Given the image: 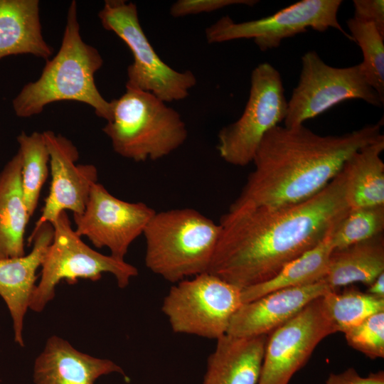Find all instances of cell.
<instances>
[{"label": "cell", "mask_w": 384, "mask_h": 384, "mask_svg": "<svg viewBox=\"0 0 384 384\" xmlns=\"http://www.w3.org/2000/svg\"><path fill=\"white\" fill-rule=\"evenodd\" d=\"M336 329L319 297L267 336L257 384H288L316 346Z\"/></svg>", "instance_id": "cell-12"}, {"label": "cell", "mask_w": 384, "mask_h": 384, "mask_svg": "<svg viewBox=\"0 0 384 384\" xmlns=\"http://www.w3.org/2000/svg\"><path fill=\"white\" fill-rule=\"evenodd\" d=\"M50 223L42 225L28 238L31 251L19 257L0 259V296L10 313L14 341L24 346V319L36 287V272L41 267L46 253L53 238Z\"/></svg>", "instance_id": "cell-16"}, {"label": "cell", "mask_w": 384, "mask_h": 384, "mask_svg": "<svg viewBox=\"0 0 384 384\" xmlns=\"http://www.w3.org/2000/svg\"><path fill=\"white\" fill-rule=\"evenodd\" d=\"M267 336L218 338L203 384H257Z\"/></svg>", "instance_id": "cell-18"}, {"label": "cell", "mask_w": 384, "mask_h": 384, "mask_svg": "<svg viewBox=\"0 0 384 384\" xmlns=\"http://www.w3.org/2000/svg\"><path fill=\"white\" fill-rule=\"evenodd\" d=\"M257 2L255 0H178L171 5L170 14L178 18L211 12L232 5L252 6Z\"/></svg>", "instance_id": "cell-29"}, {"label": "cell", "mask_w": 384, "mask_h": 384, "mask_svg": "<svg viewBox=\"0 0 384 384\" xmlns=\"http://www.w3.org/2000/svg\"><path fill=\"white\" fill-rule=\"evenodd\" d=\"M21 156V187L23 199L31 217L49 171L50 156L43 133L21 132L17 137Z\"/></svg>", "instance_id": "cell-25"}, {"label": "cell", "mask_w": 384, "mask_h": 384, "mask_svg": "<svg viewBox=\"0 0 384 384\" xmlns=\"http://www.w3.org/2000/svg\"><path fill=\"white\" fill-rule=\"evenodd\" d=\"M51 225L53 238L42 263L29 309L41 312L54 299L56 287L63 280L69 284L79 279L97 281L102 274L110 273L117 286L124 289L138 275L137 268L124 260L102 254L85 244L72 228L65 211Z\"/></svg>", "instance_id": "cell-6"}, {"label": "cell", "mask_w": 384, "mask_h": 384, "mask_svg": "<svg viewBox=\"0 0 384 384\" xmlns=\"http://www.w3.org/2000/svg\"><path fill=\"white\" fill-rule=\"evenodd\" d=\"M98 16L102 26L114 32L132 53L126 87L149 92L165 102L188 96L196 84V76L191 70L177 71L160 58L142 29L135 4L106 0Z\"/></svg>", "instance_id": "cell-7"}, {"label": "cell", "mask_w": 384, "mask_h": 384, "mask_svg": "<svg viewBox=\"0 0 384 384\" xmlns=\"http://www.w3.org/2000/svg\"><path fill=\"white\" fill-rule=\"evenodd\" d=\"M384 137L355 151L345 162L350 209L384 205Z\"/></svg>", "instance_id": "cell-22"}, {"label": "cell", "mask_w": 384, "mask_h": 384, "mask_svg": "<svg viewBox=\"0 0 384 384\" xmlns=\"http://www.w3.org/2000/svg\"><path fill=\"white\" fill-rule=\"evenodd\" d=\"M384 205L349 209L331 233L334 250L383 233Z\"/></svg>", "instance_id": "cell-27"}, {"label": "cell", "mask_w": 384, "mask_h": 384, "mask_svg": "<svg viewBox=\"0 0 384 384\" xmlns=\"http://www.w3.org/2000/svg\"><path fill=\"white\" fill-rule=\"evenodd\" d=\"M367 293L384 299V272L380 274L369 286Z\"/></svg>", "instance_id": "cell-32"}, {"label": "cell", "mask_w": 384, "mask_h": 384, "mask_svg": "<svg viewBox=\"0 0 384 384\" xmlns=\"http://www.w3.org/2000/svg\"><path fill=\"white\" fill-rule=\"evenodd\" d=\"M242 289L204 272L171 286L161 310L174 333L215 339L225 335L242 305Z\"/></svg>", "instance_id": "cell-8"}, {"label": "cell", "mask_w": 384, "mask_h": 384, "mask_svg": "<svg viewBox=\"0 0 384 384\" xmlns=\"http://www.w3.org/2000/svg\"><path fill=\"white\" fill-rule=\"evenodd\" d=\"M353 99L379 107L384 102L368 82L361 63L336 68L326 64L316 52L308 51L302 57L299 80L288 101L284 126L303 124L336 105Z\"/></svg>", "instance_id": "cell-10"}, {"label": "cell", "mask_w": 384, "mask_h": 384, "mask_svg": "<svg viewBox=\"0 0 384 384\" xmlns=\"http://www.w3.org/2000/svg\"><path fill=\"white\" fill-rule=\"evenodd\" d=\"M384 272L383 233L346 247L334 250L323 279L332 289L361 282L369 286Z\"/></svg>", "instance_id": "cell-21"}, {"label": "cell", "mask_w": 384, "mask_h": 384, "mask_svg": "<svg viewBox=\"0 0 384 384\" xmlns=\"http://www.w3.org/2000/svg\"><path fill=\"white\" fill-rule=\"evenodd\" d=\"M347 174L343 168L311 198L279 207L229 210L208 270L240 289L261 284L319 244L346 215Z\"/></svg>", "instance_id": "cell-1"}, {"label": "cell", "mask_w": 384, "mask_h": 384, "mask_svg": "<svg viewBox=\"0 0 384 384\" xmlns=\"http://www.w3.org/2000/svg\"><path fill=\"white\" fill-rule=\"evenodd\" d=\"M102 64L99 51L80 36L77 3L73 1L60 47L51 60H46L40 77L25 85L13 100L16 115L30 117L41 113L48 104L70 100L90 105L97 117L108 122L112 103L102 96L95 81Z\"/></svg>", "instance_id": "cell-3"}, {"label": "cell", "mask_w": 384, "mask_h": 384, "mask_svg": "<svg viewBox=\"0 0 384 384\" xmlns=\"http://www.w3.org/2000/svg\"><path fill=\"white\" fill-rule=\"evenodd\" d=\"M31 216L21 187L18 151L0 172V259L25 255L24 235Z\"/></svg>", "instance_id": "cell-20"}, {"label": "cell", "mask_w": 384, "mask_h": 384, "mask_svg": "<svg viewBox=\"0 0 384 384\" xmlns=\"http://www.w3.org/2000/svg\"><path fill=\"white\" fill-rule=\"evenodd\" d=\"M111 103L112 117L102 130L122 157L137 162L158 160L187 139V128L179 113L149 92L126 87Z\"/></svg>", "instance_id": "cell-5"}, {"label": "cell", "mask_w": 384, "mask_h": 384, "mask_svg": "<svg viewBox=\"0 0 384 384\" xmlns=\"http://www.w3.org/2000/svg\"><path fill=\"white\" fill-rule=\"evenodd\" d=\"M331 290L321 297L324 310L336 331L346 332L368 317L384 311V299L350 286Z\"/></svg>", "instance_id": "cell-24"}, {"label": "cell", "mask_w": 384, "mask_h": 384, "mask_svg": "<svg viewBox=\"0 0 384 384\" xmlns=\"http://www.w3.org/2000/svg\"><path fill=\"white\" fill-rule=\"evenodd\" d=\"M50 156L51 182L41 215L32 233L45 223L53 224L59 215L70 210L81 214L90 189L97 181V170L92 164H77L79 157L73 143L52 131L43 132Z\"/></svg>", "instance_id": "cell-14"}, {"label": "cell", "mask_w": 384, "mask_h": 384, "mask_svg": "<svg viewBox=\"0 0 384 384\" xmlns=\"http://www.w3.org/2000/svg\"><path fill=\"white\" fill-rule=\"evenodd\" d=\"M382 124L326 136L304 124L273 127L260 143L255 169L229 210L279 207L311 198L338 175L355 151L384 137Z\"/></svg>", "instance_id": "cell-2"}, {"label": "cell", "mask_w": 384, "mask_h": 384, "mask_svg": "<svg viewBox=\"0 0 384 384\" xmlns=\"http://www.w3.org/2000/svg\"><path fill=\"white\" fill-rule=\"evenodd\" d=\"M353 18L363 22L372 23L384 36V1L353 0Z\"/></svg>", "instance_id": "cell-30"}, {"label": "cell", "mask_w": 384, "mask_h": 384, "mask_svg": "<svg viewBox=\"0 0 384 384\" xmlns=\"http://www.w3.org/2000/svg\"><path fill=\"white\" fill-rule=\"evenodd\" d=\"M52 48L44 40L38 0H0V59L31 54L48 60Z\"/></svg>", "instance_id": "cell-19"}, {"label": "cell", "mask_w": 384, "mask_h": 384, "mask_svg": "<svg viewBox=\"0 0 384 384\" xmlns=\"http://www.w3.org/2000/svg\"><path fill=\"white\" fill-rule=\"evenodd\" d=\"M156 211L142 202L130 203L112 195L102 184L92 185L83 212L73 215L75 233L97 248L124 260L131 244L142 234Z\"/></svg>", "instance_id": "cell-13"}, {"label": "cell", "mask_w": 384, "mask_h": 384, "mask_svg": "<svg viewBox=\"0 0 384 384\" xmlns=\"http://www.w3.org/2000/svg\"><path fill=\"white\" fill-rule=\"evenodd\" d=\"M287 110L279 72L269 63L259 64L251 73L249 97L242 115L218 132L220 157L237 166L252 162L265 134L284 120Z\"/></svg>", "instance_id": "cell-9"}, {"label": "cell", "mask_w": 384, "mask_h": 384, "mask_svg": "<svg viewBox=\"0 0 384 384\" xmlns=\"http://www.w3.org/2000/svg\"><path fill=\"white\" fill-rule=\"evenodd\" d=\"M331 290L334 289L321 280L279 289L243 303L233 314L226 334L240 338L269 335Z\"/></svg>", "instance_id": "cell-15"}, {"label": "cell", "mask_w": 384, "mask_h": 384, "mask_svg": "<svg viewBox=\"0 0 384 384\" xmlns=\"http://www.w3.org/2000/svg\"><path fill=\"white\" fill-rule=\"evenodd\" d=\"M346 23L350 36L362 50L361 65L367 81L384 101V36L372 23L353 17Z\"/></svg>", "instance_id": "cell-26"}, {"label": "cell", "mask_w": 384, "mask_h": 384, "mask_svg": "<svg viewBox=\"0 0 384 384\" xmlns=\"http://www.w3.org/2000/svg\"><path fill=\"white\" fill-rule=\"evenodd\" d=\"M348 346L371 359L384 358V311L344 332Z\"/></svg>", "instance_id": "cell-28"}, {"label": "cell", "mask_w": 384, "mask_h": 384, "mask_svg": "<svg viewBox=\"0 0 384 384\" xmlns=\"http://www.w3.org/2000/svg\"><path fill=\"white\" fill-rule=\"evenodd\" d=\"M220 231L219 223L193 208L156 212L143 233L145 265L174 284L208 272Z\"/></svg>", "instance_id": "cell-4"}, {"label": "cell", "mask_w": 384, "mask_h": 384, "mask_svg": "<svg viewBox=\"0 0 384 384\" xmlns=\"http://www.w3.org/2000/svg\"><path fill=\"white\" fill-rule=\"evenodd\" d=\"M341 4V0H302L268 16L241 23L225 16L206 28V39L209 43H217L251 38L260 50L266 51L308 28L324 32L332 28L353 41L338 22Z\"/></svg>", "instance_id": "cell-11"}, {"label": "cell", "mask_w": 384, "mask_h": 384, "mask_svg": "<svg viewBox=\"0 0 384 384\" xmlns=\"http://www.w3.org/2000/svg\"><path fill=\"white\" fill-rule=\"evenodd\" d=\"M111 373L126 377L114 361L81 352L67 340L53 335L35 359L33 380L34 384H94Z\"/></svg>", "instance_id": "cell-17"}, {"label": "cell", "mask_w": 384, "mask_h": 384, "mask_svg": "<svg viewBox=\"0 0 384 384\" xmlns=\"http://www.w3.org/2000/svg\"><path fill=\"white\" fill-rule=\"evenodd\" d=\"M332 231L316 246L289 262L273 278L242 289V304L279 289L309 285L323 280L334 250L331 238Z\"/></svg>", "instance_id": "cell-23"}, {"label": "cell", "mask_w": 384, "mask_h": 384, "mask_svg": "<svg viewBox=\"0 0 384 384\" xmlns=\"http://www.w3.org/2000/svg\"><path fill=\"white\" fill-rule=\"evenodd\" d=\"M326 384H384V371L370 373L363 377L353 368H349L340 373H331Z\"/></svg>", "instance_id": "cell-31"}]
</instances>
